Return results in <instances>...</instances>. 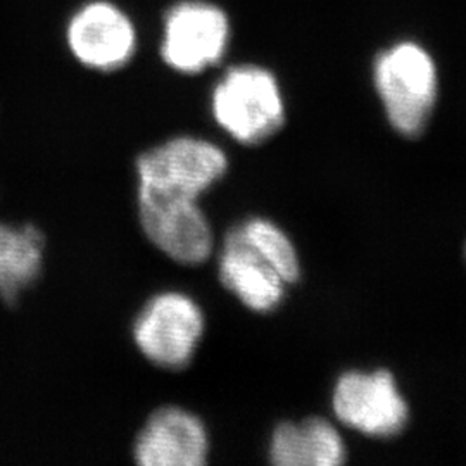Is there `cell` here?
Listing matches in <instances>:
<instances>
[{"instance_id": "obj_1", "label": "cell", "mask_w": 466, "mask_h": 466, "mask_svg": "<svg viewBox=\"0 0 466 466\" xmlns=\"http://www.w3.org/2000/svg\"><path fill=\"white\" fill-rule=\"evenodd\" d=\"M373 86L392 130L406 138L423 134L439 97V69L421 44L400 40L373 61Z\"/></svg>"}, {"instance_id": "obj_13", "label": "cell", "mask_w": 466, "mask_h": 466, "mask_svg": "<svg viewBox=\"0 0 466 466\" xmlns=\"http://www.w3.org/2000/svg\"><path fill=\"white\" fill-rule=\"evenodd\" d=\"M228 232L275 268L289 285L299 282L300 258L296 244L273 219L249 217L235 223Z\"/></svg>"}, {"instance_id": "obj_12", "label": "cell", "mask_w": 466, "mask_h": 466, "mask_svg": "<svg viewBox=\"0 0 466 466\" xmlns=\"http://www.w3.org/2000/svg\"><path fill=\"white\" fill-rule=\"evenodd\" d=\"M46 238L34 225L0 223V299L16 300L40 277Z\"/></svg>"}, {"instance_id": "obj_7", "label": "cell", "mask_w": 466, "mask_h": 466, "mask_svg": "<svg viewBox=\"0 0 466 466\" xmlns=\"http://www.w3.org/2000/svg\"><path fill=\"white\" fill-rule=\"evenodd\" d=\"M232 25L213 2L182 0L163 21L161 57L180 75H200L219 65L230 47Z\"/></svg>"}, {"instance_id": "obj_3", "label": "cell", "mask_w": 466, "mask_h": 466, "mask_svg": "<svg viewBox=\"0 0 466 466\" xmlns=\"http://www.w3.org/2000/svg\"><path fill=\"white\" fill-rule=\"evenodd\" d=\"M228 154L198 135H177L138 154L137 194L199 199L228 173Z\"/></svg>"}, {"instance_id": "obj_4", "label": "cell", "mask_w": 466, "mask_h": 466, "mask_svg": "<svg viewBox=\"0 0 466 466\" xmlns=\"http://www.w3.org/2000/svg\"><path fill=\"white\" fill-rule=\"evenodd\" d=\"M206 333V313L190 294L177 289L156 292L132 323L135 350L152 367L182 371L192 365Z\"/></svg>"}, {"instance_id": "obj_11", "label": "cell", "mask_w": 466, "mask_h": 466, "mask_svg": "<svg viewBox=\"0 0 466 466\" xmlns=\"http://www.w3.org/2000/svg\"><path fill=\"white\" fill-rule=\"evenodd\" d=\"M268 458L275 466H340L348 460V446L330 420L309 417L279 423Z\"/></svg>"}, {"instance_id": "obj_8", "label": "cell", "mask_w": 466, "mask_h": 466, "mask_svg": "<svg viewBox=\"0 0 466 466\" xmlns=\"http://www.w3.org/2000/svg\"><path fill=\"white\" fill-rule=\"evenodd\" d=\"M66 40L80 65L113 73L132 63L138 38L125 11L107 0H92L69 19Z\"/></svg>"}, {"instance_id": "obj_10", "label": "cell", "mask_w": 466, "mask_h": 466, "mask_svg": "<svg viewBox=\"0 0 466 466\" xmlns=\"http://www.w3.org/2000/svg\"><path fill=\"white\" fill-rule=\"evenodd\" d=\"M217 269L223 289L259 315L277 311L290 287L275 268L228 230L218 250Z\"/></svg>"}, {"instance_id": "obj_2", "label": "cell", "mask_w": 466, "mask_h": 466, "mask_svg": "<svg viewBox=\"0 0 466 466\" xmlns=\"http://www.w3.org/2000/svg\"><path fill=\"white\" fill-rule=\"evenodd\" d=\"M209 111L218 128L246 147L273 138L287 119L280 82L259 65L228 67L209 94Z\"/></svg>"}, {"instance_id": "obj_6", "label": "cell", "mask_w": 466, "mask_h": 466, "mask_svg": "<svg viewBox=\"0 0 466 466\" xmlns=\"http://www.w3.org/2000/svg\"><path fill=\"white\" fill-rule=\"evenodd\" d=\"M332 411L344 427L371 439H392L410 421V404L385 368L344 371L333 383Z\"/></svg>"}, {"instance_id": "obj_9", "label": "cell", "mask_w": 466, "mask_h": 466, "mask_svg": "<svg viewBox=\"0 0 466 466\" xmlns=\"http://www.w3.org/2000/svg\"><path fill=\"white\" fill-rule=\"evenodd\" d=\"M132 452L140 466H204L211 454V437L199 415L167 404L150 413L135 435Z\"/></svg>"}, {"instance_id": "obj_5", "label": "cell", "mask_w": 466, "mask_h": 466, "mask_svg": "<svg viewBox=\"0 0 466 466\" xmlns=\"http://www.w3.org/2000/svg\"><path fill=\"white\" fill-rule=\"evenodd\" d=\"M137 219L150 246L180 267H200L217 250L213 223L199 199L137 194Z\"/></svg>"}]
</instances>
